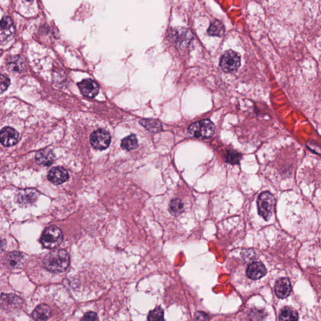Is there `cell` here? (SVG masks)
Here are the masks:
<instances>
[{"label":"cell","instance_id":"6da1fadb","mask_svg":"<svg viewBox=\"0 0 321 321\" xmlns=\"http://www.w3.org/2000/svg\"><path fill=\"white\" fill-rule=\"evenodd\" d=\"M43 264L47 271L54 273H63L69 266V255L65 250H53L47 255Z\"/></svg>","mask_w":321,"mask_h":321},{"label":"cell","instance_id":"7a4b0ae2","mask_svg":"<svg viewBox=\"0 0 321 321\" xmlns=\"http://www.w3.org/2000/svg\"><path fill=\"white\" fill-rule=\"evenodd\" d=\"M274 196L269 192L260 193L257 199V208L259 215L268 221L274 213L275 207Z\"/></svg>","mask_w":321,"mask_h":321},{"label":"cell","instance_id":"3957f363","mask_svg":"<svg viewBox=\"0 0 321 321\" xmlns=\"http://www.w3.org/2000/svg\"><path fill=\"white\" fill-rule=\"evenodd\" d=\"M215 126L209 119L202 120L192 124L188 128V134L198 139H209L211 138L215 132Z\"/></svg>","mask_w":321,"mask_h":321},{"label":"cell","instance_id":"277c9868","mask_svg":"<svg viewBox=\"0 0 321 321\" xmlns=\"http://www.w3.org/2000/svg\"><path fill=\"white\" fill-rule=\"evenodd\" d=\"M63 240V234L61 229L57 226H48L43 232L40 241L45 248L48 249L59 247Z\"/></svg>","mask_w":321,"mask_h":321},{"label":"cell","instance_id":"5b68a950","mask_svg":"<svg viewBox=\"0 0 321 321\" xmlns=\"http://www.w3.org/2000/svg\"><path fill=\"white\" fill-rule=\"evenodd\" d=\"M241 63V57L238 53L233 50H228L222 55L220 65L224 72H232L238 69Z\"/></svg>","mask_w":321,"mask_h":321},{"label":"cell","instance_id":"8992f818","mask_svg":"<svg viewBox=\"0 0 321 321\" xmlns=\"http://www.w3.org/2000/svg\"><path fill=\"white\" fill-rule=\"evenodd\" d=\"M111 137L109 132L104 129L95 130L90 137L92 146L98 150H104L111 144Z\"/></svg>","mask_w":321,"mask_h":321},{"label":"cell","instance_id":"52a82bcc","mask_svg":"<svg viewBox=\"0 0 321 321\" xmlns=\"http://www.w3.org/2000/svg\"><path fill=\"white\" fill-rule=\"evenodd\" d=\"M40 195V193L33 188L20 190L18 194V202L23 207L30 206L35 203Z\"/></svg>","mask_w":321,"mask_h":321},{"label":"cell","instance_id":"ba28073f","mask_svg":"<svg viewBox=\"0 0 321 321\" xmlns=\"http://www.w3.org/2000/svg\"><path fill=\"white\" fill-rule=\"evenodd\" d=\"M18 132L14 128L5 127L2 129L0 134L1 144L5 147H11L18 143Z\"/></svg>","mask_w":321,"mask_h":321},{"label":"cell","instance_id":"9c48e42d","mask_svg":"<svg viewBox=\"0 0 321 321\" xmlns=\"http://www.w3.org/2000/svg\"><path fill=\"white\" fill-rule=\"evenodd\" d=\"M5 258L6 264L12 269L22 268L27 262L26 255L19 252L9 253Z\"/></svg>","mask_w":321,"mask_h":321},{"label":"cell","instance_id":"30bf717a","mask_svg":"<svg viewBox=\"0 0 321 321\" xmlns=\"http://www.w3.org/2000/svg\"><path fill=\"white\" fill-rule=\"evenodd\" d=\"M81 93L85 97L93 98L96 97L99 91V87L97 83L91 79H85L78 83Z\"/></svg>","mask_w":321,"mask_h":321},{"label":"cell","instance_id":"8fae6325","mask_svg":"<svg viewBox=\"0 0 321 321\" xmlns=\"http://www.w3.org/2000/svg\"><path fill=\"white\" fill-rule=\"evenodd\" d=\"M69 175L67 171L63 167H54L49 171L48 178L49 181L55 185H61L68 180Z\"/></svg>","mask_w":321,"mask_h":321},{"label":"cell","instance_id":"7c38bea8","mask_svg":"<svg viewBox=\"0 0 321 321\" xmlns=\"http://www.w3.org/2000/svg\"><path fill=\"white\" fill-rule=\"evenodd\" d=\"M246 273L249 279L258 280L266 274L267 269L262 262H256L248 266Z\"/></svg>","mask_w":321,"mask_h":321},{"label":"cell","instance_id":"4fadbf2b","mask_svg":"<svg viewBox=\"0 0 321 321\" xmlns=\"http://www.w3.org/2000/svg\"><path fill=\"white\" fill-rule=\"evenodd\" d=\"M55 156L53 151L46 148L38 151L36 154L35 160L38 165L50 166L54 162Z\"/></svg>","mask_w":321,"mask_h":321},{"label":"cell","instance_id":"5bb4252c","mask_svg":"<svg viewBox=\"0 0 321 321\" xmlns=\"http://www.w3.org/2000/svg\"><path fill=\"white\" fill-rule=\"evenodd\" d=\"M275 294L280 299H285L290 295L291 284L288 278H281L276 282L275 286Z\"/></svg>","mask_w":321,"mask_h":321},{"label":"cell","instance_id":"9a60e30c","mask_svg":"<svg viewBox=\"0 0 321 321\" xmlns=\"http://www.w3.org/2000/svg\"><path fill=\"white\" fill-rule=\"evenodd\" d=\"M14 33V23L9 16L3 17L1 21V40L5 41Z\"/></svg>","mask_w":321,"mask_h":321},{"label":"cell","instance_id":"2e32d148","mask_svg":"<svg viewBox=\"0 0 321 321\" xmlns=\"http://www.w3.org/2000/svg\"><path fill=\"white\" fill-rule=\"evenodd\" d=\"M52 315L50 307L47 305H40L34 310L32 318L35 321H47Z\"/></svg>","mask_w":321,"mask_h":321},{"label":"cell","instance_id":"e0dca14e","mask_svg":"<svg viewBox=\"0 0 321 321\" xmlns=\"http://www.w3.org/2000/svg\"><path fill=\"white\" fill-rule=\"evenodd\" d=\"M8 69L11 71L21 72L26 69V65L21 57L14 56L10 57L7 61Z\"/></svg>","mask_w":321,"mask_h":321},{"label":"cell","instance_id":"ac0fdd59","mask_svg":"<svg viewBox=\"0 0 321 321\" xmlns=\"http://www.w3.org/2000/svg\"><path fill=\"white\" fill-rule=\"evenodd\" d=\"M140 125H142L145 129L153 133H157L161 131L162 127L160 122L158 120L153 119H142L140 122Z\"/></svg>","mask_w":321,"mask_h":321},{"label":"cell","instance_id":"d6986e66","mask_svg":"<svg viewBox=\"0 0 321 321\" xmlns=\"http://www.w3.org/2000/svg\"><path fill=\"white\" fill-rule=\"evenodd\" d=\"M185 211L184 205L181 200L178 198L171 201L169 204V212L175 217H179Z\"/></svg>","mask_w":321,"mask_h":321},{"label":"cell","instance_id":"ffe728a7","mask_svg":"<svg viewBox=\"0 0 321 321\" xmlns=\"http://www.w3.org/2000/svg\"><path fill=\"white\" fill-rule=\"evenodd\" d=\"M225 32V29L224 25L220 21L215 20L209 25L207 33L209 36L222 37L224 35Z\"/></svg>","mask_w":321,"mask_h":321},{"label":"cell","instance_id":"44dd1931","mask_svg":"<svg viewBox=\"0 0 321 321\" xmlns=\"http://www.w3.org/2000/svg\"><path fill=\"white\" fill-rule=\"evenodd\" d=\"M298 320V313L292 308L286 307L280 311V321H297Z\"/></svg>","mask_w":321,"mask_h":321},{"label":"cell","instance_id":"7402d4cb","mask_svg":"<svg viewBox=\"0 0 321 321\" xmlns=\"http://www.w3.org/2000/svg\"><path fill=\"white\" fill-rule=\"evenodd\" d=\"M138 143L136 135L131 134L130 136L124 138L121 141L122 148L127 151H131L136 149L138 147Z\"/></svg>","mask_w":321,"mask_h":321},{"label":"cell","instance_id":"603a6c76","mask_svg":"<svg viewBox=\"0 0 321 321\" xmlns=\"http://www.w3.org/2000/svg\"><path fill=\"white\" fill-rule=\"evenodd\" d=\"M147 321H164V312L160 307H156L149 312Z\"/></svg>","mask_w":321,"mask_h":321},{"label":"cell","instance_id":"cb8c5ba5","mask_svg":"<svg viewBox=\"0 0 321 321\" xmlns=\"http://www.w3.org/2000/svg\"><path fill=\"white\" fill-rule=\"evenodd\" d=\"M241 159V155L235 151H228L226 156L225 161L228 163L235 165L239 164Z\"/></svg>","mask_w":321,"mask_h":321},{"label":"cell","instance_id":"d4e9b609","mask_svg":"<svg viewBox=\"0 0 321 321\" xmlns=\"http://www.w3.org/2000/svg\"><path fill=\"white\" fill-rule=\"evenodd\" d=\"M10 84V79L5 75L2 74L1 76V93H3L6 89L8 88Z\"/></svg>","mask_w":321,"mask_h":321},{"label":"cell","instance_id":"484cf974","mask_svg":"<svg viewBox=\"0 0 321 321\" xmlns=\"http://www.w3.org/2000/svg\"><path fill=\"white\" fill-rule=\"evenodd\" d=\"M265 318L264 312L261 311H253L252 312V321H263Z\"/></svg>","mask_w":321,"mask_h":321},{"label":"cell","instance_id":"4316f807","mask_svg":"<svg viewBox=\"0 0 321 321\" xmlns=\"http://www.w3.org/2000/svg\"><path fill=\"white\" fill-rule=\"evenodd\" d=\"M81 321H98V318L95 312H89L85 314Z\"/></svg>","mask_w":321,"mask_h":321},{"label":"cell","instance_id":"83f0119b","mask_svg":"<svg viewBox=\"0 0 321 321\" xmlns=\"http://www.w3.org/2000/svg\"><path fill=\"white\" fill-rule=\"evenodd\" d=\"M208 316L203 312H198L196 316V321H206L208 320Z\"/></svg>","mask_w":321,"mask_h":321}]
</instances>
